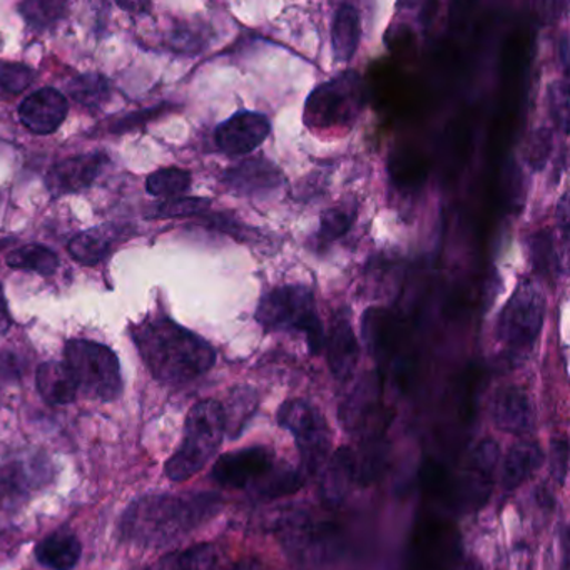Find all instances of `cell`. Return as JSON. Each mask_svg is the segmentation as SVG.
<instances>
[{
    "mask_svg": "<svg viewBox=\"0 0 570 570\" xmlns=\"http://www.w3.org/2000/svg\"><path fill=\"white\" fill-rule=\"evenodd\" d=\"M222 509L216 493L145 495L122 512L119 532L125 542L161 549L208 522Z\"/></svg>",
    "mask_w": 570,
    "mask_h": 570,
    "instance_id": "cell-1",
    "label": "cell"
},
{
    "mask_svg": "<svg viewBox=\"0 0 570 570\" xmlns=\"http://www.w3.org/2000/svg\"><path fill=\"white\" fill-rule=\"evenodd\" d=\"M132 340L151 375L168 385L193 382L216 362L215 348L205 338L168 316L139 323L132 328Z\"/></svg>",
    "mask_w": 570,
    "mask_h": 570,
    "instance_id": "cell-2",
    "label": "cell"
},
{
    "mask_svg": "<svg viewBox=\"0 0 570 570\" xmlns=\"http://www.w3.org/2000/svg\"><path fill=\"white\" fill-rule=\"evenodd\" d=\"M223 405L216 400H203L186 416L181 445L166 462L165 472L173 482H186L205 469L215 456L225 436Z\"/></svg>",
    "mask_w": 570,
    "mask_h": 570,
    "instance_id": "cell-3",
    "label": "cell"
},
{
    "mask_svg": "<svg viewBox=\"0 0 570 570\" xmlns=\"http://www.w3.org/2000/svg\"><path fill=\"white\" fill-rule=\"evenodd\" d=\"M256 322L269 332L303 333L309 352H322L325 333L315 296L306 286L283 285L266 293L256 308Z\"/></svg>",
    "mask_w": 570,
    "mask_h": 570,
    "instance_id": "cell-4",
    "label": "cell"
},
{
    "mask_svg": "<svg viewBox=\"0 0 570 570\" xmlns=\"http://www.w3.org/2000/svg\"><path fill=\"white\" fill-rule=\"evenodd\" d=\"M366 105L365 85L356 71H343L316 86L303 109V122L312 131L353 128Z\"/></svg>",
    "mask_w": 570,
    "mask_h": 570,
    "instance_id": "cell-5",
    "label": "cell"
},
{
    "mask_svg": "<svg viewBox=\"0 0 570 570\" xmlns=\"http://www.w3.org/2000/svg\"><path fill=\"white\" fill-rule=\"evenodd\" d=\"M65 356L79 392L99 402H115L121 396V365L111 348L91 340H71L66 343Z\"/></svg>",
    "mask_w": 570,
    "mask_h": 570,
    "instance_id": "cell-6",
    "label": "cell"
},
{
    "mask_svg": "<svg viewBox=\"0 0 570 570\" xmlns=\"http://www.w3.org/2000/svg\"><path fill=\"white\" fill-rule=\"evenodd\" d=\"M546 320V298L532 282H522L500 312L497 336L513 353L535 345Z\"/></svg>",
    "mask_w": 570,
    "mask_h": 570,
    "instance_id": "cell-7",
    "label": "cell"
},
{
    "mask_svg": "<svg viewBox=\"0 0 570 570\" xmlns=\"http://www.w3.org/2000/svg\"><path fill=\"white\" fill-rule=\"evenodd\" d=\"M276 420L295 436L305 472L322 469L332 449V432L322 412L306 400L293 399L279 406Z\"/></svg>",
    "mask_w": 570,
    "mask_h": 570,
    "instance_id": "cell-8",
    "label": "cell"
},
{
    "mask_svg": "<svg viewBox=\"0 0 570 570\" xmlns=\"http://www.w3.org/2000/svg\"><path fill=\"white\" fill-rule=\"evenodd\" d=\"M51 462L42 453H26L0 465V503L16 505L28 499L32 490L52 480Z\"/></svg>",
    "mask_w": 570,
    "mask_h": 570,
    "instance_id": "cell-9",
    "label": "cell"
},
{
    "mask_svg": "<svg viewBox=\"0 0 570 570\" xmlns=\"http://www.w3.org/2000/svg\"><path fill=\"white\" fill-rule=\"evenodd\" d=\"M276 465L278 463L269 450L265 446H252L219 456L213 465V479L228 489L252 490Z\"/></svg>",
    "mask_w": 570,
    "mask_h": 570,
    "instance_id": "cell-10",
    "label": "cell"
},
{
    "mask_svg": "<svg viewBox=\"0 0 570 570\" xmlns=\"http://www.w3.org/2000/svg\"><path fill=\"white\" fill-rule=\"evenodd\" d=\"M272 132L269 119L262 112L239 111L216 128L215 141L229 158L255 151Z\"/></svg>",
    "mask_w": 570,
    "mask_h": 570,
    "instance_id": "cell-11",
    "label": "cell"
},
{
    "mask_svg": "<svg viewBox=\"0 0 570 570\" xmlns=\"http://www.w3.org/2000/svg\"><path fill=\"white\" fill-rule=\"evenodd\" d=\"M223 183L229 191L245 198L265 199L283 188V173L266 158H252L226 169Z\"/></svg>",
    "mask_w": 570,
    "mask_h": 570,
    "instance_id": "cell-12",
    "label": "cell"
},
{
    "mask_svg": "<svg viewBox=\"0 0 570 570\" xmlns=\"http://www.w3.org/2000/svg\"><path fill=\"white\" fill-rule=\"evenodd\" d=\"M108 161L105 153L72 156L49 169L46 186L55 198L85 191L95 185Z\"/></svg>",
    "mask_w": 570,
    "mask_h": 570,
    "instance_id": "cell-13",
    "label": "cell"
},
{
    "mask_svg": "<svg viewBox=\"0 0 570 570\" xmlns=\"http://www.w3.org/2000/svg\"><path fill=\"white\" fill-rule=\"evenodd\" d=\"M68 112V99L55 88L39 89L19 106V118L22 125L35 135L42 136L58 131Z\"/></svg>",
    "mask_w": 570,
    "mask_h": 570,
    "instance_id": "cell-14",
    "label": "cell"
},
{
    "mask_svg": "<svg viewBox=\"0 0 570 570\" xmlns=\"http://www.w3.org/2000/svg\"><path fill=\"white\" fill-rule=\"evenodd\" d=\"M492 419L503 432L525 435L535 426V410L522 389L503 386L493 396Z\"/></svg>",
    "mask_w": 570,
    "mask_h": 570,
    "instance_id": "cell-15",
    "label": "cell"
},
{
    "mask_svg": "<svg viewBox=\"0 0 570 570\" xmlns=\"http://www.w3.org/2000/svg\"><path fill=\"white\" fill-rule=\"evenodd\" d=\"M279 540L292 556L302 560H318L330 550V535L309 522L305 515H292L279 523Z\"/></svg>",
    "mask_w": 570,
    "mask_h": 570,
    "instance_id": "cell-16",
    "label": "cell"
},
{
    "mask_svg": "<svg viewBox=\"0 0 570 570\" xmlns=\"http://www.w3.org/2000/svg\"><path fill=\"white\" fill-rule=\"evenodd\" d=\"M358 479V456L350 449H340L326 460L325 470L320 476V495L330 507H338L352 492Z\"/></svg>",
    "mask_w": 570,
    "mask_h": 570,
    "instance_id": "cell-17",
    "label": "cell"
},
{
    "mask_svg": "<svg viewBox=\"0 0 570 570\" xmlns=\"http://www.w3.org/2000/svg\"><path fill=\"white\" fill-rule=\"evenodd\" d=\"M326 348H328V365L333 376L345 382L355 373L360 358L358 342L348 320L342 316L333 322L326 340Z\"/></svg>",
    "mask_w": 570,
    "mask_h": 570,
    "instance_id": "cell-18",
    "label": "cell"
},
{
    "mask_svg": "<svg viewBox=\"0 0 570 570\" xmlns=\"http://www.w3.org/2000/svg\"><path fill=\"white\" fill-rule=\"evenodd\" d=\"M81 542L69 529L55 530L36 546V559L51 570L75 569L81 559Z\"/></svg>",
    "mask_w": 570,
    "mask_h": 570,
    "instance_id": "cell-19",
    "label": "cell"
},
{
    "mask_svg": "<svg viewBox=\"0 0 570 570\" xmlns=\"http://www.w3.org/2000/svg\"><path fill=\"white\" fill-rule=\"evenodd\" d=\"M543 452L539 443L523 440L507 453L502 469V489L513 492L542 466Z\"/></svg>",
    "mask_w": 570,
    "mask_h": 570,
    "instance_id": "cell-20",
    "label": "cell"
},
{
    "mask_svg": "<svg viewBox=\"0 0 570 570\" xmlns=\"http://www.w3.org/2000/svg\"><path fill=\"white\" fill-rule=\"evenodd\" d=\"M36 385L49 405H69L79 393L78 382L65 362H46L38 368Z\"/></svg>",
    "mask_w": 570,
    "mask_h": 570,
    "instance_id": "cell-21",
    "label": "cell"
},
{
    "mask_svg": "<svg viewBox=\"0 0 570 570\" xmlns=\"http://www.w3.org/2000/svg\"><path fill=\"white\" fill-rule=\"evenodd\" d=\"M362 39V19L358 9L342 4L336 9L332 24L333 55L338 62L352 61Z\"/></svg>",
    "mask_w": 570,
    "mask_h": 570,
    "instance_id": "cell-22",
    "label": "cell"
},
{
    "mask_svg": "<svg viewBox=\"0 0 570 570\" xmlns=\"http://www.w3.org/2000/svg\"><path fill=\"white\" fill-rule=\"evenodd\" d=\"M116 239H118L116 229L102 226V228H92L79 233L69 242L68 248L76 262L86 266H96L102 259L108 258Z\"/></svg>",
    "mask_w": 570,
    "mask_h": 570,
    "instance_id": "cell-23",
    "label": "cell"
},
{
    "mask_svg": "<svg viewBox=\"0 0 570 570\" xmlns=\"http://www.w3.org/2000/svg\"><path fill=\"white\" fill-rule=\"evenodd\" d=\"M8 265L19 272L38 273L42 276H51L58 272L59 256L48 246L26 245L14 249L8 256Z\"/></svg>",
    "mask_w": 570,
    "mask_h": 570,
    "instance_id": "cell-24",
    "label": "cell"
},
{
    "mask_svg": "<svg viewBox=\"0 0 570 570\" xmlns=\"http://www.w3.org/2000/svg\"><path fill=\"white\" fill-rule=\"evenodd\" d=\"M68 95L85 108L99 109L108 102L111 85L105 76L89 72L69 81Z\"/></svg>",
    "mask_w": 570,
    "mask_h": 570,
    "instance_id": "cell-25",
    "label": "cell"
},
{
    "mask_svg": "<svg viewBox=\"0 0 570 570\" xmlns=\"http://www.w3.org/2000/svg\"><path fill=\"white\" fill-rule=\"evenodd\" d=\"M215 546L212 543H198L178 553H169L165 559L156 563L158 570H215Z\"/></svg>",
    "mask_w": 570,
    "mask_h": 570,
    "instance_id": "cell-26",
    "label": "cell"
},
{
    "mask_svg": "<svg viewBox=\"0 0 570 570\" xmlns=\"http://www.w3.org/2000/svg\"><path fill=\"white\" fill-rule=\"evenodd\" d=\"M189 186H191V175L179 168L159 169L146 179V189L155 198H181Z\"/></svg>",
    "mask_w": 570,
    "mask_h": 570,
    "instance_id": "cell-27",
    "label": "cell"
},
{
    "mask_svg": "<svg viewBox=\"0 0 570 570\" xmlns=\"http://www.w3.org/2000/svg\"><path fill=\"white\" fill-rule=\"evenodd\" d=\"M530 263L540 276L556 278L559 275L560 263L557 256L553 236L550 232L533 233L529 238Z\"/></svg>",
    "mask_w": 570,
    "mask_h": 570,
    "instance_id": "cell-28",
    "label": "cell"
},
{
    "mask_svg": "<svg viewBox=\"0 0 570 570\" xmlns=\"http://www.w3.org/2000/svg\"><path fill=\"white\" fill-rule=\"evenodd\" d=\"M302 473L292 469H283L276 465L268 475L263 476L252 492L258 499H279V497L289 495L302 487Z\"/></svg>",
    "mask_w": 570,
    "mask_h": 570,
    "instance_id": "cell-29",
    "label": "cell"
},
{
    "mask_svg": "<svg viewBox=\"0 0 570 570\" xmlns=\"http://www.w3.org/2000/svg\"><path fill=\"white\" fill-rule=\"evenodd\" d=\"M68 8L66 2H58V0H28L19 6V11L32 29L45 31L65 19Z\"/></svg>",
    "mask_w": 570,
    "mask_h": 570,
    "instance_id": "cell-30",
    "label": "cell"
},
{
    "mask_svg": "<svg viewBox=\"0 0 570 570\" xmlns=\"http://www.w3.org/2000/svg\"><path fill=\"white\" fill-rule=\"evenodd\" d=\"M256 396L252 389H238L229 396L228 405H223L226 433L235 439L245 429L255 412Z\"/></svg>",
    "mask_w": 570,
    "mask_h": 570,
    "instance_id": "cell-31",
    "label": "cell"
},
{
    "mask_svg": "<svg viewBox=\"0 0 570 570\" xmlns=\"http://www.w3.org/2000/svg\"><path fill=\"white\" fill-rule=\"evenodd\" d=\"M355 219L356 209L352 203H342V205L326 209L320 219V242L333 243L343 238L352 229Z\"/></svg>",
    "mask_w": 570,
    "mask_h": 570,
    "instance_id": "cell-32",
    "label": "cell"
},
{
    "mask_svg": "<svg viewBox=\"0 0 570 570\" xmlns=\"http://www.w3.org/2000/svg\"><path fill=\"white\" fill-rule=\"evenodd\" d=\"M373 400H375V390L372 382H363L358 389L353 390L352 395L346 399L340 409V422L348 430L362 426L363 420L373 409Z\"/></svg>",
    "mask_w": 570,
    "mask_h": 570,
    "instance_id": "cell-33",
    "label": "cell"
},
{
    "mask_svg": "<svg viewBox=\"0 0 570 570\" xmlns=\"http://www.w3.org/2000/svg\"><path fill=\"white\" fill-rule=\"evenodd\" d=\"M553 148V135L549 128H539L530 135L529 142L525 146V161L532 166L535 171L546 166L550 153Z\"/></svg>",
    "mask_w": 570,
    "mask_h": 570,
    "instance_id": "cell-34",
    "label": "cell"
},
{
    "mask_svg": "<svg viewBox=\"0 0 570 570\" xmlns=\"http://www.w3.org/2000/svg\"><path fill=\"white\" fill-rule=\"evenodd\" d=\"M35 78L36 72L29 66L16 65V62L0 65V88L12 92V95L26 91Z\"/></svg>",
    "mask_w": 570,
    "mask_h": 570,
    "instance_id": "cell-35",
    "label": "cell"
},
{
    "mask_svg": "<svg viewBox=\"0 0 570 570\" xmlns=\"http://www.w3.org/2000/svg\"><path fill=\"white\" fill-rule=\"evenodd\" d=\"M212 202L205 198H175L161 203L156 208L155 218H175V216H191L205 213Z\"/></svg>",
    "mask_w": 570,
    "mask_h": 570,
    "instance_id": "cell-36",
    "label": "cell"
},
{
    "mask_svg": "<svg viewBox=\"0 0 570 570\" xmlns=\"http://www.w3.org/2000/svg\"><path fill=\"white\" fill-rule=\"evenodd\" d=\"M549 99L553 121L562 128L563 132H567V125H569V86H567V81L553 82L549 91Z\"/></svg>",
    "mask_w": 570,
    "mask_h": 570,
    "instance_id": "cell-37",
    "label": "cell"
},
{
    "mask_svg": "<svg viewBox=\"0 0 570 570\" xmlns=\"http://www.w3.org/2000/svg\"><path fill=\"white\" fill-rule=\"evenodd\" d=\"M500 450L499 445L492 439H485L476 446L475 455H473V465H475L479 475L489 476L493 475L497 462H499Z\"/></svg>",
    "mask_w": 570,
    "mask_h": 570,
    "instance_id": "cell-38",
    "label": "cell"
},
{
    "mask_svg": "<svg viewBox=\"0 0 570 570\" xmlns=\"http://www.w3.org/2000/svg\"><path fill=\"white\" fill-rule=\"evenodd\" d=\"M550 470L552 475L556 476L557 482L563 485L569 473V443L567 440H552L550 446Z\"/></svg>",
    "mask_w": 570,
    "mask_h": 570,
    "instance_id": "cell-39",
    "label": "cell"
},
{
    "mask_svg": "<svg viewBox=\"0 0 570 570\" xmlns=\"http://www.w3.org/2000/svg\"><path fill=\"white\" fill-rule=\"evenodd\" d=\"M11 326V316H9L8 303L4 298V289L0 286V333L8 332Z\"/></svg>",
    "mask_w": 570,
    "mask_h": 570,
    "instance_id": "cell-40",
    "label": "cell"
},
{
    "mask_svg": "<svg viewBox=\"0 0 570 570\" xmlns=\"http://www.w3.org/2000/svg\"><path fill=\"white\" fill-rule=\"evenodd\" d=\"M560 59H562V65L567 68V61H569V41H567V35H563L562 41H560Z\"/></svg>",
    "mask_w": 570,
    "mask_h": 570,
    "instance_id": "cell-41",
    "label": "cell"
},
{
    "mask_svg": "<svg viewBox=\"0 0 570 570\" xmlns=\"http://www.w3.org/2000/svg\"><path fill=\"white\" fill-rule=\"evenodd\" d=\"M459 570H483V569L479 562H475V560H466L465 563H462V567H460Z\"/></svg>",
    "mask_w": 570,
    "mask_h": 570,
    "instance_id": "cell-42",
    "label": "cell"
},
{
    "mask_svg": "<svg viewBox=\"0 0 570 570\" xmlns=\"http://www.w3.org/2000/svg\"><path fill=\"white\" fill-rule=\"evenodd\" d=\"M119 8L121 9H132V11H138V9H151V4H122V2H119Z\"/></svg>",
    "mask_w": 570,
    "mask_h": 570,
    "instance_id": "cell-43",
    "label": "cell"
},
{
    "mask_svg": "<svg viewBox=\"0 0 570 570\" xmlns=\"http://www.w3.org/2000/svg\"><path fill=\"white\" fill-rule=\"evenodd\" d=\"M139 570H158V569H156V566H153V567H146V569H139Z\"/></svg>",
    "mask_w": 570,
    "mask_h": 570,
    "instance_id": "cell-44",
    "label": "cell"
}]
</instances>
